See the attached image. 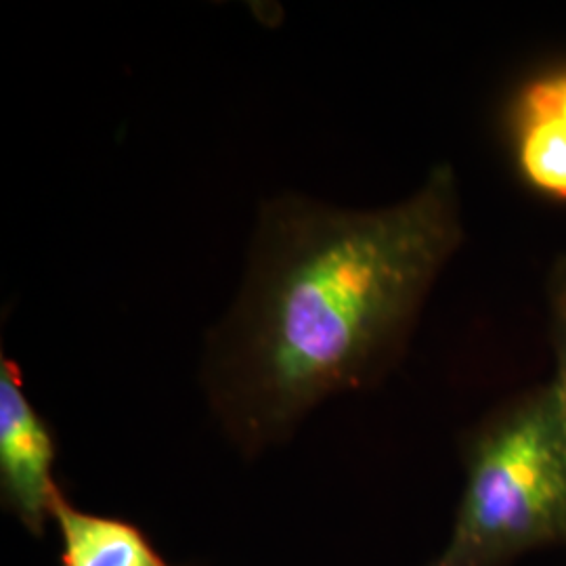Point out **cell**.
I'll use <instances>...</instances> for the list:
<instances>
[{
	"instance_id": "obj_1",
	"label": "cell",
	"mask_w": 566,
	"mask_h": 566,
	"mask_svg": "<svg viewBox=\"0 0 566 566\" xmlns=\"http://www.w3.org/2000/svg\"><path fill=\"white\" fill-rule=\"evenodd\" d=\"M462 240L447 164L378 210L303 196L264 203L242 294L203 355V390L229 443L259 458L329 397L380 382Z\"/></svg>"
},
{
	"instance_id": "obj_2",
	"label": "cell",
	"mask_w": 566,
	"mask_h": 566,
	"mask_svg": "<svg viewBox=\"0 0 566 566\" xmlns=\"http://www.w3.org/2000/svg\"><path fill=\"white\" fill-rule=\"evenodd\" d=\"M464 474L451 533L428 566H514L566 547V418L552 378L468 434Z\"/></svg>"
},
{
	"instance_id": "obj_3",
	"label": "cell",
	"mask_w": 566,
	"mask_h": 566,
	"mask_svg": "<svg viewBox=\"0 0 566 566\" xmlns=\"http://www.w3.org/2000/svg\"><path fill=\"white\" fill-rule=\"evenodd\" d=\"M57 446L23 390L20 367L0 359V497L23 531L42 537L53 523L61 489L55 483Z\"/></svg>"
},
{
	"instance_id": "obj_4",
	"label": "cell",
	"mask_w": 566,
	"mask_h": 566,
	"mask_svg": "<svg viewBox=\"0 0 566 566\" xmlns=\"http://www.w3.org/2000/svg\"><path fill=\"white\" fill-rule=\"evenodd\" d=\"M61 539V566H172L128 521L74 506L63 491L53 506Z\"/></svg>"
},
{
	"instance_id": "obj_5",
	"label": "cell",
	"mask_w": 566,
	"mask_h": 566,
	"mask_svg": "<svg viewBox=\"0 0 566 566\" xmlns=\"http://www.w3.org/2000/svg\"><path fill=\"white\" fill-rule=\"evenodd\" d=\"M514 139L521 172L546 196L566 200V122L516 99Z\"/></svg>"
},
{
	"instance_id": "obj_6",
	"label": "cell",
	"mask_w": 566,
	"mask_h": 566,
	"mask_svg": "<svg viewBox=\"0 0 566 566\" xmlns=\"http://www.w3.org/2000/svg\"><path fill=\"white\" fill-rule=\"evenodd\" d=\"M547 311H549V340L554 350L552 380L560 390L566 418V256L558 259L549 271Z\"/></svg>"
},
{
	"instance_id": "obj_7",
	"label": "cell",
	"mask_w": 566,
	"mask_h": 566,
	"mask_svg": "<svg viewBox=\"0 0 566 566\" xmlns=\"http://www.w3.org/2000/svg\"><path fill=\"white\" fill-rule=\"evenodd\" d=\"M518 99L533 103L566 122V72L528 82Z\"/></svg>"
}]
</instances>
